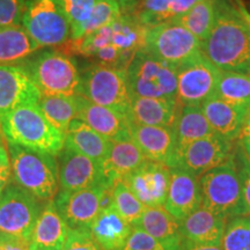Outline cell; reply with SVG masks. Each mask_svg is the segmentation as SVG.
I'll return each instance as SVG.
<instances>
[{
    "instance_id": "cell-11",
    "label": "cell",
    "mask_w": 250,
    "mask_h": 250,
    "mask_svg": "<svg viewBox=\"0 0 250 250\" xmlns=\"http://www.w3.org/2000/svg\"><path fill=\"white\" fill-rule=\"evenodd\" d=\"M114 186L101 181L95 186L77 191L59 190L54 198V204L68 228H89L100 211L111 204Z\"/></svg>"
},
{
    "instance_id": "cell-33",
    "label": "cell",
    "mask_w": 250,
    "mask_h": 250,
    "mask_svg": "<svg viewBox=\"0 0 250 250\" xmlns=\"http://www.w3.org/2000/svg\"><path fill=\"white\" fill-rule=\"evenodd\" d=\"M111 205L131 225L142 217L146 208L123 181H118L112 188Z\"/></svg>"
},
{
    "instance_id": "cell-20",
    "label": "cell",
    "mask_w": 250,
    "mask_h": 250,
    "mask_svg": "<svg viewBox=\"0 0 250 250\" xmlns=\"http://www.w3.org/2000/svg\"><path fill=\"white\" fill-rule=\"evenodd\" d=\"M110 142V147L100 162V168L102 180L114 186L140 167L147 159L131 137Z\"/></svg>"
},
{
    "instance_id": "cell-34",
    "label": "cell",
    "mask_w": 250,
    "mask_h": 250,
    "mask_svg": "<svg viewBox=\"0 0 250 250\" xmlns=\"http://www.w3.org/2000/svg\"><path fill=\"white\" fill-rule=\"evenodd\" d=\"M224 250H250V215H240L227 221L221 240Z\"/></svg>"
},
{
    "instance_id": "cell-32",
    "label": "cell",
    "mask_w": 250,
    "mask_h": 250,
    "mask_svg": "<svg viewBox=\"0 0 250 250\" xmlns=\"http://www.w3.org/2000/svg\"><path fill=\"white\" fill-rule=\"evenodd\" d=\"M214 96L230 104L250 108V74L220 71Z\"/></svg>"
},
{
    "instance_id": "cell-30",
    "label": "cell",
    "mask_w": 250,
    "mask_h": 250,
    "mask_svg": "<svg viewBox=\"0 0 250 250\" xmlns=\"http://www.w3.org/2000/svg\"><path fill=\"white\" fill-rule=\"evenodd\" d=\"M217 2L215 0H202L179 18L171 19V22L180 24L204 42L213 27Z\"/></svg>"
},
{
    "instance_id": "cell-42",
    "label": "cell",
    "mask_w": 250,
    "mask_h": 250,
    "mask_svg": "<svg viewBox=\"0 0 250 250\" xmlns=\"http://www.w3.org/2000/svg\"><path fill=\"white\" fill-rule=\"evenodd\" d=\"M12 177V166L7 145L5 142L0 143V184L7 186Z\"/></svg>"
},
{
    "instance_id": "cell-18",
    "label": "cell",
    "mask_w": 250,
    "mask_h": 250,
    "mask_svg": "<svg viewBox=\"0 0 250 250\" xmlns=\"http://www.w3.org/2000/svg\"><path fill=\"white\" fill-rule=\"evenodd\" d=\"M77 116L88 126L109 140L127 138L130 136V120L114 109L96 104L83 95H76Z\"/></svg>"
},
{
    "instance_id": "cell-23",
    "label": "cell",
    "mask_w": 250,
    "mask_h": 250,
    "mask_svg": "<svg viewBox=\"0 0 250 250\" xmlns=\"http://www.w3.org/2000/svg\"><path fill=\"white\" fill-rule=\"evenodd\" d=\"M226 224V219L201 205L181 221V233L183 239L190 242L221 246Z\"/></svg>"
},
{
    "instance_id": "cell-1",
    "label": "cell",
    "mask_w": 250,
    "mask_h": 250,
    "mask_svg": "<svg viewBox=\"0 0 250 250\" xmlns=\"http://www.w3.org/2000/svg\"><path fill=\"white\" fill-rule=\"evenodd\" d=\"M213 27L202 42V52L215 67L225 72L250 74V29L226 0H215Z\"/></svg>"
},
{
    "instance_id": "cell-24",
    "label": "cell",
    "mask_w": 250,
    "mask_h": 250,
    "mask_svg": "<svg viewBox=\"0 0 250 250\" xmlns=\"http://www.w3.org/2000/svg\"><path fill=\"white\" fill-rule=\"evenodd\" d=\"M201 107L214 132L229 142H235L249 108L230 104L217 96L208 99Z\"/></svg>"
},
{
    "instance_id": "cell-39",
    "label": "cell",
    "mask_w": 250,
    "mask_h": 250,
    "mask_svg": "<svg viewBox=\"0 0 250 250\" xmlns=\"http://www.w3.org/2000/svg\"><path fill=\"white\" fill-rule=\"evenodd\" d=\"M27 0H0V27L21 24Z\"/></svg>"
},
{
    "instance_id": "cell-25",
    "label": "cell",
    "mask_w": 250,
    "mask_h": 250,
    "mask_svg": "<svg viewBox=\"0 0 250 250\" xmlns=\"http://www.w3.org/2000/svg\"><path fill=\"white\" fill-rule=\"evenodd\" d=\"M68 226L58 213L54 201L48 202L37 219L29 249L62 250L66 241Z\"/></svg>"
},
{
    "instance_id": "cell-17",
    "label": "cell",
    "mask_w": 250,
    "mask_h": 250,
    "mask_svg": "<svg viewBox=\"0 0 250 250\" xmlns=\"http://www.w3.org/2000/svg\"><path fill=\"white\" fill-rule=\"evenodd\" d=\"M130 136L147 160L173 168L176 153L173 129L130 123Z\"/></svg>"
},
{
    "instance_id": "cell-35",
    "label": "cell",
    "mask_w": 250,
    "mask_h": 250,
    "mask_svg": "<svg viewBox=\"0 0 250 250\" xmlns=\"http://www.w3.org/2000/svg\"><path fill=\"white\" fill-rule=\"evenodd\" d=\"M122 15L121 4L116 0H96L88 20L83 24L81 37L88 36L94 31L101 29L114 22Z\"/></svg>"
},
{
    "instance_id": "cell-49",
    "label": "cell",
    "mask_w": 250,
    "mask_h": 250,
    "mask_svg": "<svg viewBox=\"0 0 250 250\" xmlns=\"http://www.w3.org/2000/svg\"><path fill=\"white\" fill-rule=\"evenodd\" d=\"M4 134H2V130H1V124H0V143H4Z\"/></svg>"
},
{
    "instance_id": "cell-37",
    "label": "cell",
    "mask_w": 250,
    "mask_h": 250,
    "mask_svg": "<svg viewBox=\"0 0 250 250\" xmlns=\"http://www.w3.org/2000/svg\"><path fill=\"white\" fill-rule=\"evenodd\" d=\"M134 15L148 28L168 22L174 18L171 0H143L138 13Z\"/></svg>"
},
{
    "instance_id": "cell-4",
    "label": "cell",
    "mask_w": 250,
    "mask_h": 250,
    "mask_svg": "<svg viewBox=\"0 0 250 250\" xmlns=\"http://www.w3.org/2000/svg\"><path fill=\"white\" fill-rule=\"evenodd\" d=\"M202 206L219 217L230 219L247 215L242 181L234 155L224 165L198 177Z\"/></svg>"
},
{
    "instance_id": "cell-19",
    "label": "cell",
    "mask_w": 250,
    "mask_h": 250,
    "mask_svg": "<svg viewBox=\"0 0 250 250\" xmlns=\"http://www.w3.org/2000/svg\"><path fill=\"white\" fill-rule=\"evenodd\" d=\"M202 205L198 177L189 171L170 168V180L164 208L182 221Z\"/></svg>"
},
{
    "instance_id": "cell-31",
    "label": "cell",
    "mask_w": 250,
    "mask_h": 250,
    "mask_svg": "<svg viewBox=\"0 0 250 250\" xmlns=\"http://www.w3.org/2000/svg\"><path fill=\"white\" fill-rule=\"evenodd\" d=\"M39 108L50 124L64 134L77 116L76 96L42 95Z\"/></svg>"
},
{
    "instance_id": "cell-9",
    "label": "cell",
    "mask_w": 250,
    "mask_h": 250,
    "mask_svg": "<svg viewBox=\"0 0 250 250\" xmlns=\"http://www.w3.org/2000/svg\"><path fill=\"white\" fill-rule=\"evenodd\" d=\"M39 199L18 184H8L0 195V233L29 245L42 211Z\"/></svg>"
},
{
    "instance_id": "cell-45",
    "label": "cell",
    "mask_w": 250,
    "mask_h": 250,
    "mask_svg": "<svg viewBox=\"0 0 250 250\" xmlns=\"http://www.w3.org/2000/svg\"><path fill=\"white\" fill-rule=\"evenodd\" d=\"M202 0H171V8H173V15L174 18H179L181 15L187 13L190 8Z\"/></svg>"
},
{
    "instance_id": "cell-28",
    "label": "cell",
    "mask_w": 250,
    "mask_h": 250,
    "mask_svg": "<svg viewBox=\"0 0 250 250\" xmlns=\"http://www.w3.org/2000/svg\"><path fill=\"white\" fill-rule=\"evenodd\" d=\"M173 130L176 138V149L197 139L215 134L201 105H182Z\"/></svg>"
},
{
    "instance_id": "cell-12",
    "label": "cell",
    "mask_w": 250,
    "mask_h": 250,
    "mask_svg": "<svg viewBox=\"0 0 250 250\" xmlns=\"http://www.w3.org/2000/svg\"><path fill=\"white\" fill-rule=\"evenodd\" d=\"M180 105H201L215 95L220 70L201 55L176 68Z\"/></svg>"
},
{
    "instance_id": "cell-6",
    "label": "cell",
    "mask_w": 250,
    "mask_h": 250,
    "mask_svg": "<svg viewBox=\"0 0 250 250\" xmlns=\"http://www.w3.org/2000/svg\"><path fill=\"white\" fill-rule=\"evenodd\" d=\"M80 95L129 118L131 93L126 68L95 64L81 76Z\"/></svg>"
},
{
    "instance_id": "cell-13",
    "label": "cell",
    "mask_w": 250,
    "mask_h": 250,
    "mask_svg": "<svg viewBox=\"0 0 250 250\" xmlns=\"http://www.w3.org/2000/svg\"><path fill=\"white\" fill-rule=\"evenodd\" d=\"M232 151L233 143L215 133L176 149L171 169L179 168L199 177L229 160Z\"/></svg>"
},
{
    "instance_id": "cell-3",
    "label": "cell",
    "mask_w": 250,
    "mask_h": 250,
    "mask_svg": "<svg viewBox=\"0 0 250 250\" xmlns=\"http://www.w3.org/2000/svg\"><path fill=\"white\" fill-rule=\"evenodd\" d=\"M15 184L41 202L54 201L59 189L58 162L55 156L7 143Z\"/></svg>"
},
{
    "instance_id": "cell-38",
    "label": "cell",
    "mask_w": 250,
    "mask_h": 250,
    "mask_svg": "<svg viewBox=\"0 0 250 250\" xmlns=\"http://www.w3.org/2000/svg\"><path fill=\"white\" fill-rule=\"evenodd\" d=\"M123 250H173L142 228L132 226Z\"/></svg>"
},
{
    "instance_id": "cell-2",
    "label": "cell",
    "mask_w": 250,
    "mask_h": 250,
    "mask_svg": "<svg viewBox=\"0 0 250 250\" xmlns=\"http://www.w3.org/2000/svg\"><path fill=\"white\" fill-rule=\"evenodd\" d=\"M0 124L7 143L48 153L55 158L65 146V134L50 124L39 104L15 108L0 116Z\"/></svg>"
},
{
    "instance_id": "cell-40",
    "label": "cell",
    "mask_w": 250,
    "mask_h": 250,
    "mask_svg": "<svg viewBox=\"0 0 250 250\" xmlns=\"http://www.w3.org/2000/svg\"><path fill=\"white\" fill-rule=\"evenodd\" d=\"M62 250H101L93 240L88 228H68L66 241Z\"/></svg>"
},
{
    "instance_id": "cell-15",
    "label": "cell",
    "mask_w": 250,
    "mask_h": 250,
    "mask_svg": "<svg viewBox=\"0 0 250 250\" xmlns=\"http://www.w3.org/2000/svg\"><path fill=\"white\" fill-rule=\"evenodd\" d=\"M42 94L26 68L0 65V116L27 104H39Z\"/></svg>"
},
{
    "instance_id": "cell-47",
    "label": "cell",
    "mask_w": 250,
    "mask_h": 250,
    "mask_svg": "<svg viewBox=\"0 0 250 250\" xmlns=\"http://www.w3.org/2000/svg\"><path fill=\"white\" fill-rule=\"evenodd\" d=\"M235 2H236L237 12H239L240 15H241L243 20L246 21L247 26H248L249 29H250V13L248 11H247L245 4H243L241 0H235Z\"/></svg>"
},
{
    "instance_id": "cell-43",
    "label": "cell",
    "mask_w": 250,
    "mask_h": 250,
    "mask_svg": "<svg viewBox=\"0 0 250 250\" xmlns=\"http://www.w3.org/2000/svg\"><path fill=\"white\" fill-rule=\"evenodd\" d=\"M236 140L239 144V148L250 160V108L247 112V116L243 121L241 130H240L239 137Z\"/></svg>"
},
{
    "instance_id": "cell-5",
    "label": "cell",
    "mask_w": 250,
    "mask_h": 250,
    "mask_svg": "<svg viewBox=\"0 0 250 250\" xmlns=\"http://www.w3.org/2000/svg\"><path fill=\"white\" fill-rule=\"evenodd\" d=\"M42 95H80L81 76L66 54L46 50L23 66Z\"/></svg>"
},
{
    "instance_id": "cell-26",
    "label": "cell",
    "mask_w": 250,
    "mask_h": 250,
    "mask_svg": "<svg viewBox=\"0 0 250 250\" xmlns=\"http://www.w3.org/2000/svg\"><path fill=\"white\" fill-rule=\"evenodd\" d=\"M132 226L142 228L173 250H180L183 239L181 221L171 215L164 206H146L142 217Z\"/></svg>"
},
{
    "instance_id": "cell-14",
    "label": "cell",
    "mask_w": 250,
    "mask_h": 250,
    "mask_svg": "<svg viewBox=\"0 0 250 250\" xmlns=\"http://www.w3.org/2000/svg\"><path fill=\"white\" fill-rule=\"evenodd\" d=\"M169 180V167L146 160L122 181L145 206H164Z\"/></svg>"
},
{
    "instance_id": "cell-29",
    "label": "cell",
    "mask_w": 250,
    "mask_h": 250,
    "mask_svg": "<svg viewBox=\"0 0 250 250\" xmlns=\"http://www.w3.org/2000/svg\"><path fill=\"white\" fill-rule=\"evenodd\" d=\"M41 48L28 35L22 24L0 27V65H12L23 61Z\"/></svg>"
},
{
    "instance_id": "cell-50",
    "label": "cell",
    "mask_w": 250,
    "mask_h": 250,
    "mask_svg": "<svg viewBox=\"0 0 250 250\" xmlns=\"http://www.w3.org/2000/svg\"><path fill=\"white\" fill-rule=\"evenodd\" d=\"M5 187H6V186H2V184H0V195H1L2 190H4V189H5Z\"/></svg>"
},
{
    "instance_id": "cell-21",
    "label": "cell",
    "mask_w": 250,
    "mask_h": 250,
    "mask_svg": "<svg viewBox=\"0 0 250 250\" xmlns=\"http://www.w3.org/2000/svg\"><path fill=\"white\" fill-rule=\"evenodd\" d=\"M88 229L101 250H123L132 225L127 223L110 204L100 211Z\"/></svg>"
},
{
    "instance_id": "cell-44",
    "label": "cell",
    "mask_w": 250,
    "mask_h": 250,
    "mask_svg": "<svg viewBox=\"0 0 250 250\" xmlns=\"http://www.w3.org/2000/svg\"><path fill=\"white\" fill-rule=\"evenodd\" d=\"M0 250H29V245L13 236L0 233Z\"/></svg>"
},
{
    "instance_id": "cell-22",
    "label": "cell",
    "mask_w": 250,
    "mask_h": 250,
    "mask_svg": "<svg viewBox=\"0 0 250 250\" xmlns=\"http://www.w3.org/2000/svg\"><path fill=\"white\" fill-rule=\"evenodd\" d=\"M181 107L177 100L132 96L129 120L134 124L173 129Z\"/></svg>"
},
{
    "instance_id": "cell-41",
    "label": "cell",
    "mask_w": 250,
    "mask_h": 250,
    "mask_svg": "<svg viewBox=\"0 0 250 250\" xmlns=\"http://www.w3.org/2000/svg\"><path fill=\"white\" fill-rule=\"evenodd\" d=\"M239 152V158L241 160V168L239 171L242 181L243 202H245L247 214L250 215V160L243 154V152L240 148Z\"/></svg>"
},
{
    "instance_id": "cell-8",
    "label": "cell",
    "mask_w": 250,
    "mask_h": 250,
    "mask_svg": "<svg viewBox=\"0 0 250 250\" xmlns=\"http://www.w3.org/2000/svg\"><path fill=\"white\" fill-rule=\"evenodd\" d=\"M21 24L41 46H59L71 39V26L58 0H27Z\"/></svg>"
},
{
    "instance_id": "cell-7",
    "label": "cell",
    "mask_w": 250,
    "mask_h": 250,
    "mask_svg": "<svg viewBox=\"0 0 250 250\" xmlns=\"http://www.w3.org/2000/svg\"><path fill=\"white\" fill-rule=\"evenodd\" d=\"M126 73L133 96L176 100V68L145 50L134 56Z\"/></svg>"
},
{
    "instance_id": "cell-10",
    "label": "cell",
    "mask_w": 250,
    "mask_h": 250,
    "mask_svg": "<svg viewBox=\"0 0 250 250\" xmlns=\"http://www.w3.org/2000/svg\"><path fill=\"white\" fill-rule=\"evenodd\" d=\"M145 51L175 68L203 55L201 41L186 28L171 21L149 28Z\"/></svg>"
},
{
    "instance_id": "cell-46",
    "label": "cell",
    "mask_w": 250,
    "mask_h": 250,
    "mask_svg": "<svg viewBox=\"0 0 250 250\" xmlns=\"http://www.w3.org/2000/svg\"><path fill=\"white\" fill-rule=\"evenodd\" d=\"M180 250H224V249L221 248V246L198 245V243H193V242L188 241V240L182 239Z\"/></svg>"
},
{
    "instance_id": "cell-16",
    "label": "cell",
    "mask_w": 250,
    "mask_h": 250,
    "mask_svg": "<svg viewBox=\"0 0 250 250\" xmlns=\"http://www.w3.org/2000/svg\"><path fill=\"white\" fill-rule=\"evenodd\" d=\"M59 156V187L65 191H77L101 182L102 175L99 162L73 149L62 148Z\"/></svg>"
},
{
    "instance_id": "cell-27",
    "label": "cell",
    "mask_w": 250,
    "mask_h": 250,
    "mask_svg": "<svg viewBox=\"0 0 250 250\" xmlns=\"http://www.w3.org/2000/svg\"><path fill=\"white\" fill-rule=\"evenodd\" d=\"M110 140L96 132L83 121L74 118L65 133V147L101 162L110 147Z\"/></svg>"
},
{
    "instance_id": "cell-36",
    "label": "cell",
    "mask_w": 250,
    "mask_h": 250,
    "mask_svg": "<svg viewBox=\"0 0 250 250\" xmlns=\"http://www.w3.org/2000/svg\"><path fill=\"white\" fill-rule=\"evenodd\" d=\"M71 26V40L80 39L83 24L88 20L96 0H58Z\"/></svg>"
},
{
    "instance_id": "cell-48",
    "label": "cell",
    "mask_w": 250,
    "mask_h": 250,
    "mask_svg": "<svg viewBox=\"0 0 250 250\" xmlns=\"http://www.w3.org/2000/svg\"><path fill=\"white\" fill-rule=\"evenodd\" d=\"M117 2H120V4H130V2L132 1H136V0H116Z\"/></svg>"
},
{
    "instance_id": "cell-51",
    "label": "cell",
    "mask_w": 250,
    "mask_h": 250,
    "mask_svg": "<svg viewBox=\"0 0 250 250\" xmlns=\"http://www.w3.org/2000/svg\"><path fill=\"white\" fill-rule=\"evenodd\" d=\"M29 250H31V249H29Z\"/></svg>"
}]
</instances>
